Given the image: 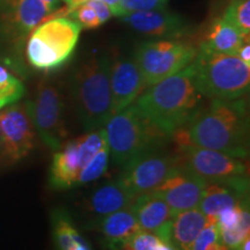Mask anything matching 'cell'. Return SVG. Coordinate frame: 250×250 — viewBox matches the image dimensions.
<instances>
[{
	"mask_svg": "<svg viewBox=\"0 0 250 250\" xmlns=\"http://www.w3.org/2000/svg\"><path fill=\"white\" fill-rule=\"evenodd\" d=\"M180 146L193 145L214 149L236 158L249 154V114L247 101L211 100L208 107L173 134Z\"/></svg>",
	"mask_w": 250,
	"mask_h": 250,
	"instance_id": "6da1fadb",
	"label": "cell"
},
{
	"mask_svg": "<svg viewBox=\"0 0 250 250\" xmlns=\"http://www.w3.org/2000/svg\"><path fill=\"white\" fill-rule=\"evenodd\" d=\"M202 99L191 62L182 71L146 88L134 105L144 117L171 138L198 114Z\"/></svg>",
	"mask_w": 250,
	"mask_h": 250,
	"instance_id": "7a4b0ae2",
	"label": "cell"
},
{
	"mask_svg": "<svg viewBox=\"0 0 250 250\" xmlns=\"http://www.w3.org/2000/svg\"><path fill=\"white\" fill-rule=\"evenodd\" d=\"M110 62L107 55L90 56L72 73V99L87 132L104 126L112 115Z\"/></svg>",
	"mask_w": 250,
	"mask_h": 250,
	"instance_id": "3957f363",
	"label": "cell"
},
{
	"mask_svg": "<svg viewBox=\"0 0 250 250\" xmlns=\"http://www.w3.org/2000/svg\"><path fill=\"white\" fill-rule=\"evenodd\" d=\"M192 67L196 87L203 98L235 100L249 92L250 65L235 55L197 49Z\"/></svg>",
	"mask_w": 250,
	"mask_h": 250,
	"instance_id": "277c9868",
	"label": "cell"
},
{
	"mask_svg": "<svg viewBox=\"0 0 250 250\" xmlns=\"http://www.w3.org/2000/svg\"><path fill=\"white\" fill-rule=\"evenodd\" d=\"M103 127L112 160L123 167L143 153L161 148L171 139L144 117L134 103L112 114Z\"/></svg>",
	"mask_w": 250,
	"mask_h": 250,
	"instance_id": "5b68a950",
	"label": "cell"
},
{
	"mask_svg": "<svg viewBox=\"0 0 250 250\" xmlns=\"http://www.w3.org/2000/svg\"><path fill=\"white\" fill-rule=\"evenodd\" d=\"M81 29L73 19L48 15L28 40L27 58L31 66L50 71L64 65L77 48Z\"/></svg>",
	"mask_w": 250,
	"mask_h": 250,
	"instance_id": "8992f818",
	"label": "cell"
},
{
	"mask_svg": "<svg viewBox=\"0 0 250 250\" xmlns=\"http://www.w3.org/2000/svg\"><path fill=\"white\" fill-rule=\"evenodd\" d=\"M197 49L180 40L144 42L136 49L133 59L144 78L146 88L189 66Z\"/></svg>",
	"mask_w": 250,
	"mask_h": 250,
	"instance_id": "52a82bcc",
	"label": "cell"
},
{
	"mask_svg": "<svg viewBox=\"0 0 250 250\" xmlns=\"http://www.w3.org/2000/svg\"><path fill=\"white\" fill-rule=\"evenodd\" d=\"M24 104L41 140L50 149L58 151L66 143L68 134L64 120L65 103L58 86L52 81H42L35 99Z\"/></svg>",
	"mask_w": 250,
	"mask_h": 250,
	"instance_id": "ba28073f",
	"label": "cell"
},
{
	"mask_svg": "<svg viewBox=\"0 0 250 250\" xmlns=\"http://www.w3.org/2000/svg\"><path fill=\"white\" fill-rule=\"evenodd\" d=\"M181 165L206 182L249 184L248 160L193 145L180 146Z\"/></svg>",
	"mask_w": 250,
	"mask_h": 250,
	"instance_id": "9c48e42d",
	"label": "cell"
},
{
	"mask_svg": "<svg viewBox=\"0 0 250 250\" xmlns=\"http://www.w3.org/2000/svg\"><path fill=\"white\" fill-rule=\"evenodd\" d=\"M104 144H107L104 127L88 131L79 138L65 143L54 154L49 176L51 188L64 190L76 187L78 175Z\"/></svg>",
	"mask_w": 250,
	"mask_h": 250,
	"instance_id": "30bf717a",
	"label": "cell"
},
{
	"mask_svg": "<svg viewBox=\"0 0 250 250\" xmlns=\"http://www.w3.org/2000/svg\"><path fill=\"white\" fill-rule=\"evenodd\" d=\"M152 149L124 166L118 179L136 196L154 191L181 166L179 154Z\"/></svg>",
	"mask_w": 250,
	"mask_h": 250,
	"instance_id": "8fae6325",
	"label": "cell"
},
{
	"mask_svg": "<svg viewBox=\"0 0 250 250\" xmlns=\"http://www.w3.org/2000/svg\"><path fill=\"white\" fill-rule=\"evenodd\" d=\"M0 129L5 149L6 165L22 160L35 146L36 131L26 104L15 103L0 111Z\"/></svg>",
	"mask_w": 250,
	"mask_h": 250,
	"instance_id": "7c38bea8",
	"label": "cell"
},
{
	"mask_svg": "<svg viewBox=\"0 0 250 250\" xmlns=\"http://www.w3.org/2000/svg\"><path fill=\"white\" fill-rule=\"evenodd\" d=\"M55 12L41 0H0V28L23 39Z\"/></svg>",
	"mask_w": 250,
	"mask_h": 250,
	"instance_id": "4fadbf2b",
	"label": "cell"
},
{
	"mask_svg": "<svg viewBox=\"0 0 250 250\" xmlns=\"http://www.w3.org/2000/svg\"><path fill=\"white\" fill-rule=\"evenodd\" d=\"M206 183L205 180L181 165L154 191L165 199L175 214L198 208Z\"/></svg>",
	"mask_w": 250,
	"mask_h": 250,
	"instance_id": "5bb4252c",
	"label": "cell"
},
{
	"mask_svg": "<svg viewBox=\"0 0 250 250\" xmlns=\"http://www.w3.org/2000/svg\"><path fill=\"white\" fill-rule=\"evenodd\" d=\"M146 89L144 78L133 58L114 56L110 62L112 114L133 104Z\"/></svg>",
	"mask_w": 250,
	"mask_h": 250,
	"instance_id": "9a60e30c",
	"label": "cell"
},
{
	"mask_svg": "<svg viewBox=\"0 0 250 250\" xmlns=\"http://www.w3.org/2000/svg\"><path fill=\"white\" fill-rule=\"evenodd\" d=\"M121 20L139 33L167 40L189 35L193 29L186 18L166 8L123 15Z\"/></svg>",
	"mask_w": 250,
	"mask_h": 250,
	"instance_id": "2e32d148",
	"label": "cell"
},
{
	"mask_svg": "<svg viewBox=\"0 0 250 250\" xmlns=\"http://www.w3.org/2000/svg\"><path fill=\"white\" fill-rule=\"evenodd\" d=\"M131 206L140 229L151 232L169 242L174 212L158 192L151 191L137 196Z\"/></svg>",
	"mask_w": 250,
	"mask_h": 250,
	"instance_id": "e0dca14e",
	"label": "cell"
},
{
	"mask_svg": "<svg viewBox=\"0 0 250 250\" xmlns=\"http://www.w3.org/2000/svg\"><path fill=\"white\" fill-rule=\"evenodd\" d=\"M249 184L208 182L198 208L208 217L217 215L226 208L247 201Z\"/></svg>",
	"mask_w": 250,
	"mask_h": 250,
	"instance_id": "ac0fdd59",
	"label": "cell"
},
{
	"mask_svg": "<svg viewBox=\"0 0 250 250\" xmlns=\"http://www.w3.org/2000/svg\"><path fill=\"white\" fill-rule=\"evenodd\" d=\"M98 228L109 250H121L124 243L140 230L131 205L100 218Z\"/></svg>",
	"mask_w": 250,
	"mask_h": 250,
	"instance_id": "d6986e66",
	"label": "cell"
},
{
	"mask_svg": "<svg viewBox=\"0 0 250 250\" xmlns=\"http://www.w3.org/2000/svg\"><path fill=\"white\" fill-rule=\"evenodd\" d=\"M137 196L120 179L110 181L96 189L88 199V211L95 217L102 218L122 208H127Z\"/></svg>",
	"mask_w": 250,
	"mask_h": 250,
	"instance_id": "ffe728a7",
	"label": "cell"
},
{
	"mask_svg": "<svg viewBox=\"0 0 250 250\" xmlns=\"http://www.w3.org/2000/svg\"><path fill=\"white\" fill-rule=\"evenodd\" d=\"M208 217L198 208L174 214L170 227L169 242L177 250H190L193 241L208 224Z\"/></svg>",
	"mask_w": 250,
	"mask_h": 250,
	"instance_id": "44dd1931",
	"label": "cell"
},
{
	"mask_svg": "<svg viewBox=\"0 0 250 250\" xmlns=\"http://www.w3.org/2000/svg\"><path fill=\"white\" fill-rule=\"evenodd\" d=\"M246 42H249V36L242 34L223 18L218 19L212 24L206 39L199 45V49L218 54L235 55Z\"/></svg>",
	"mask_w": 250,
	"mask_h": 250,
	"instance_id": "7402d4cb",
	"label": "cell"
},
{
	"mask_svg": "<svg viewBox=\"0 0 250 250\" xmlns=\"http://www.w3.org/2000/svg\"><path fill=\"white\" fill-rule=\"evenodd\" d=\"M52 232L57 250H92L64 210L55 212L52 215Z\"/></svg>",
	"mask_w": 250,
	"mask_h": 250,
	"instance_id": "603a6c76",
	"label": "cell"
},
{
	"mask_svg": "<svg viewBox=\"0 0 250 250\" xmlns=\"http://www.w3.org/2000/svg\"><path fill=\"white\" fill-rule=\"evenodd\" d=\"M109 156H110V152H109L107 143L99 149V152L95 153V155L90 159L88 164L85 166V168L80 171V174L77 177L76 186L89 183L102 176L108 168Z\"/></svg>",
	"mask_w": 250,
	"mask_h": 250,
	"instance_id": "cb8c5ba5",
	"label": "cell"
},
{
	"mask_svg": "<svg viewBox=\"0 0 250 250\" xmlns=\"http://www.w3.org/2000/svg\"><path fill=\"white\" fill-rule=\"evenodd\" d=\"M190 250H229L221 240L217 218L208 217V224L196 237Z\"/></svg>",
	"mask_w": 250,
	"mask_h": 250,
	"instance_id": "d4e9b609",
	"label": "cell"
},
{
	"mask_svg": "<svg viewBox=\"0 0 250 250\" xmlns=\"http://www.w3.org/2000/svg\"><path fill=\"white\" fill-rule=\"evenodd\" d=\"M223 19L249 36L250 33V0H232Z\"/></svg>",
	"mask_w": 250,
	"mask_h": 250,
	"instance_id": "484cf974",
	"label": "cell"
},
{
	"mask_svg": "<svg viewBox=\"0 0 250 250\" xmlns=\"http://www.w3.org/2000/svg\"><path fill=\"white\" fill-rule=\"evenodd\" d=\"M24 87L20 80L11 74L5 67L0 66V99L8 104L18 102L23 96Z\"/></svg>",
	"mask_w": 250,
	"mask_h": 250,
	"instance_id": "4316f807",
	"label": "cell"
},
{
	"mask_svg": "<svg viewBox=\"0 0 250 250\" xmlns=\"http://www.w3.org/2000/svg\"><path fill=\"white\" fill-rule=\"evenodd\" d=\"M167 6V0H121L120 4L112 12L115 17H123L138 12L153 11V9H164Z\"/></svg>",
	"mask_w": 250,
	"mask_h": 250,
	"instance_id": "83f0119b",
	"label": "cell"
},
{
	"mask_svg": "<svg viewBox=\"0 0 250 250\" xmlns=\"http://www.w3.org/2000/svg\"><path fill=\"white\" fill-rule=\"evenodd\" d=\"M164 241L155 234L140 229L124 243L121 250H155Z\"/></svg>",
	"mask_w": 250,
	"mask_h": 250,
	"instance_id": "f1b7e54d",
	"label": "cell"
},
{
	"mask_svg": "<svg viewBox=\"0 0 250 250\" xmlns=\"http://www.w3.org/2000/svg\"><path fill=\"white\" fill-rule=\"evenodd\" d=\"M68 18L73 19L76 22L80 24L81 28H86V29H94V28H98L102 24L100 22L95 11H94L88 2L71 9V13L68 15Z\"/></svg>",
	"mask_w": 250,
	"mask_h": 250,
	"instance_id": "f546056e",
	"label": "cell"
},
{
	"mask_svg": "<svg viewBox=\"0 0 250 250\" xmlns=\"http://www.w3.org/2000/svg\"><path fill=\"white\" fill-rule=\"evenodd\" d=\"M88 4L92 6V8L95 11V13H96V15H98L100 22H101L102 24L107 22L109 19L112 17L110 7H109L107 4H104V2L96 1V0H90V1H88Z\"/></svg>",
	"mask_w": 250,
	"mask_h": 250,
	"instance_id": "4dcf8cb0",
	"label": "cell"
},
{
	"mask_svg": "<svg viewBox=\"0 0 250 250\" xmlns=\"http://www.w3.org/2000/svg\"><path fill=\"white\" fill-rule=\"evenodd\" d=\"M236 57H239L243 62L250 65V45L249 42H246L241 48L237 50V52L235 54Z\"/></svg>",
	"mask_w": 250,
	"mask_h": 250,
	"instance_id": "1f68e13d",
	"label": "cell"
},
{
	"mask_svg": "<svg viewBox=\"0 0 250 250\" xmlns=\"http://www.w3.org/2000/svg\"><path fill=\"white\" fill-rule=\"evenodd\" d=\"M62 1L65 2V6H66V7H68L70 9H73L78 7V6L86 4V2H88L89 0H62Z\"/></svg>",
	"mask_w": 250,
	"mask_h": 250,
	"instance_id": "d6a6232c",
	"label": "cell"
},
{
	"mask_svg": "<svg viewBox=\"0 0 250 250\" xmlns=\"http://www.w3.org/2000/svg\"><path fill=\"white\" fill-rule=\"evenodd\" d=\"M6 165L5 161V149H4V142H2L1 129H0V166Z\"/></svg>",
	"mask_w": 250,
	"mask_h": 250,
	"instance_id": "836d02e7",
	"label": "cell"
},
{
	"mask_svg": "<svg viewBox=\"0 0 250 250\" xmlns=\"http://www.w3.org/2000/svg\"><path fill=\"white\" fill-rule=\"evenodd\" d=\"M90 1V0H89ZM96 1H101V2H104V4H107L109 7H110V11H111V14L112 12L116 9V7L118 6V4H120L121 0H96Z\"/></svg>",
	"mask_w": 250,
	"mask_h": 250,
	"instance_id": "e575fe53",
	"label": "cell"
},
{
	"mask_svg": "<svg viewBox=\"0 0 250 250\" xmlns=\"http://www.w3.org/2000/svg\"><path fill=\"white\" fill-rule=\"evenodd\" d=\"M155 250H177V248L173 245V243H170L168 241H164V242H161V245L159 246Z\"/></svg>",
	"mask_w": 250,
	"mask_h": 250,
	"instance_id": "d590c367",
	"label": "cell"
},
{
	"mask_svg": "<svg viewBox=\"0 0 250 250\" xmlns=\"http://www.w3.org/2000/svg\"><path fill=\"white\" fill-rule=\"evenodd\" d=\"M41 1H43L44 4L50 6L54 11H56L59 7V4H61V0H41Z\"/></svg>",
	"mask_w": 250,
	"mask_h": 250,
	"instance_id": "8d00e7d4",
	"label": "cell"
},
{
	"mask_svg": "<svg viewBox=\"0 0 250 250\" xmlns=\"http://www.w3.org/2000/svg\"><path fill=\"white\" fill-rule=\"evenodd\" d=\"M235 250H250V237L246 239L245 241H243L242 245L240 246L239 248H236Z\"/></svg>",
	"mask_w": 250,
	"mask_h": 250,
	"instance_id": "74e56055",
	"label": "cell"
},
{
	"mask_svg": "<svg viewBox=\"0 0 250 250\" xmlns=\"http://www.w3.org/2000/svg\"><path fill=\"white\" fill-rule=\"evenodd\" d=\"M7 104H8V103L6 102L5 100H1V99H0V109L4 108V107H6V105H7Z\"/></svg>",
	"mask_w": 250,
	"mask_h": 250,
	"instance_id": "f35d334b",
	"label": "cell"
}]
</instances>
